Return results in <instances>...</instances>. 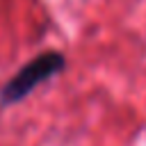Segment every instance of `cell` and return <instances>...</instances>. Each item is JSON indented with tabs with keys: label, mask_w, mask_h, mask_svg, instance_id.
I'll return each mask as SVG.
<instances>
[{
	"label": "cell",
	"mask_w": 146,
	"mask_h": 146,
	"mask_svg": "<svg viewBox=\"0 0 146 146\" xmlns=\"http://www.w3.org/2000/svg\"><path fill=\"white\" fill-rule=\"evenodd\" d=\"M66 68V57L59 50H43L30 62H25L2 87H0V105L9 107L25 100L36 87L52 80Z\"/></svg>",
	"instance_id": "6da1fadb"
}]
</instances>
